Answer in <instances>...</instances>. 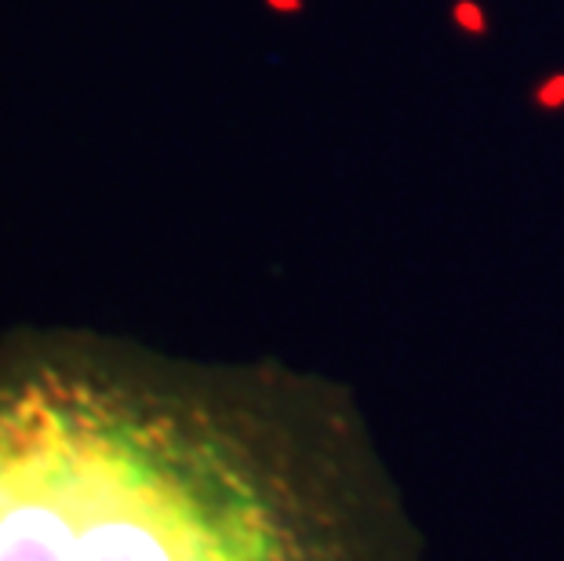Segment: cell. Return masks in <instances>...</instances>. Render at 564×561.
<instances>
[{
	"label": "cell",
	"mask_w": 564,
	"mask_h": 561,
	"mask_svg": "<svg viewBox=\"0 0 564 561\" xmlns=\"http://www.w3.org/2000/svg\"><path fill=\"white\" fill-rule=\"evenodd\" d=\"M0 561H328L245 409L52 336L0 339Z\"/></svg>",
	"instance_id": "cell-1"
}]
</instances>
